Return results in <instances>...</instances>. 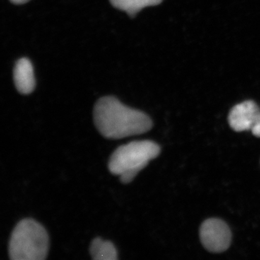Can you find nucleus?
<instances>
[{
    "mask_svg": "<svg viewBox=\"0 0 260 260\" xmlns=\"http://www.w3.org/2000/svg\"><path fill=\"white\" fill-rule=\"evenodd\" d=\"M260 121V109L252 101L235 106L229 116L231 127L236 132L252 130Z\"/></svg>",
    "mask_w": 260,
    "mask_h": 260,
    "instance_id": "5",
    "label": "nucleus"
},
{
    "mask_svg": "<svg viewBox=\"0 0 260 260\" xmlns=\"http://www.w3.org/2000/svg\"><path fill=\"white\" fill-rule=\"evenodd\" d=\"M93 119L99 133L109 139L143 134L153 122L144 112L124 105L113 96L103 97L94 107Z\"/></svg>",
    "mask_w": 260,
    "mask_h": 260,
    "instance_id": "1",
    "label": "nucleus"
},
{
    "mask_svg": "<svg viewBox=\"0 0 260 260\" xmlns=\"http://www.w3.org/2000/svg\"><path fill=\"white\" fill-rule=\"evenodd\" d=\"M13 78L17 90L23 95L31 93L35 89L36 80L31 61L21 58L17 61L13 71Z\"/></svg>",
    "mask_w": 260,
    "mask_h": 260,
    "instance_id": "6",
    "label": "nucleus"
},
{
    "mask_svg": "<svg viewBox=\"0 0 260 260\" xmlns=\"http://www.w3.org/2000/svg\"><path fill=\"white\" fill-rule=\"evenodd\" d=\"M91 257L95 260H116L118 259L115 246L109 241L95 238L90 246Z\"/></svg>",
    "mask_w": 260,
    "mask_h": 260,
    "instance_id": "7",
    "label": "nucleus"
},
{
    "mask_svg": "<svg viewBox=\"0 0 260 260\" xmlns=\"http://www.w3.org/2000/svg\"><path fill=\"white\" fill-rule=\"evenodd\" d=\"M160 152L159 145L150 140L130 142L114 150L109 159V170L119 176L121 182L129 184Z\"/></svg>",
    "mask_w": 260,
    "mask_h": 260,
    "instance_id": "2",
    "label": "nucleus"
},
{
    "mask_svg": "<svg viewBox=\"0 0 260 260\" xmlns=\"http://www.w3.org/2000/svg\"><path fill=\"white\" fill-rule=\"evenodd\" d=\"M49 239L44 226L36 220H20L10 237L8 251L12 260H44L49 251Z\"/></svg>",
    "mask_w": 260,
    "mask_h": 260,
    "instance_id": "3",
    "label": "nucleus"
},
{
    "mask_svg": "<svg viewBox=\"0 0 260 260\" xmlns=\"http://www.w3.org/2000/svg\"><path fill=\"white\" fill-rule=\"evenodd\" d=\"M200 240L210 252H223L227 250L232 241V233L227 224L216 218L208 219L202 224Z\"/></svg>",
    "mask_w": 260,
    "mask_h": 260,
    "instance_id": "4",
    "label": "nucleus"
},
{
    "mask_svg": "<svg viewBox=\"0 0 260 260\" xmlns=\"http://www.w3.org/2000/svg\"><path fill=\"white\" fill-rule=\"evenodd\" d=\"M12 3L15 5H22L25 4V3H28L30 0H10Z\"/></svg>",
    "mask_w": 260,
    "mask_h": 260,
    "instance_id": "9",
    "label": "nucleus"
},
{
    "mask_svg": "<svg viewBox=\"0 0 260 260\" xmlns=\"http://www.w3.org/2000/svg\"><path fill=\"white\" fill-rule=\"evenodd\" d=\"M162 0H110L111 4L116 9L126 12L131 18L149 6L160 4Z\"/></svg>",
    "mask_w": 260,
    "mask_h": 260,
    "instance_id": "8",
    "label": "nucleus"
}]
</instances>
